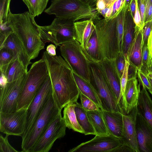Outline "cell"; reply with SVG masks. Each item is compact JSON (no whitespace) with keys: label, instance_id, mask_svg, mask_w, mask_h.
Segmentation results:
<instances>
[{"label":"cell","instance_id":"cell-1","mask_svg":"<svg viewBox=\"0 0 152 152\" xmlns=\"http://www.w3.org/2000/svg\"><path fill=\"white\" fill-rule=\"evenodd\" d=\"M50 79L52 94L59 109L62 110L68 104L77 102L80 91L72 71L60 56H52L45 51L42 58Z\"/></svg>","mask_w":152,"mask_h":152},{"label":"cell","instance_id":"cell-2","mask_svg":"<svg viewBox=\"0 0 152 152\" xmlns=\"http://www.w3.org/2000/svg\"><path fill=\"white\" fill-rule=\"evenodd\" d=\"M7 22L22 42L30 60L37 57L45 44L39 36L34 17L28 12L13 14L10 9Z\"/></svg>","mask_w":152,"mask_h":152},{"label":"cell","instance_id":"cell-3","mask_svg":"<svg viewBox=\"0 0 152 152\" xmlns=\"http://www.w3.org/2000/svg\"><path fill=\"white\" fill-rule=\"evenodd\" d=\"M116 17L93 20L98 42L99 62L115 60L120 52L116 28Z\"/></svg>","mask_w":152,"mask_h":152},{"label":"cell","instance_id":"cell-4","mask_svg":"<svg viewBox=\"0 0 152 152\" xmlns=\"http://www.w3.org/2000/svg\"><path fill=\"white\" fill-rule=\"evenodd\" d=\"M50 5L45 12L57 18L75 22L81 19L100 18L96 8L92 7L82 0H52Z\"/></svg>","mask_w":152,"mask_h":152},{"label":"cell","instance_id":"cell-5","mask_svg":"<svg viewBox=\"0 0 152 152\" xmlns=\"http://www.w3.org/2000/svg\"><path fill=\"white\" fill-rule=\"evenodd\" d=\"M61 111L52 94L26 135L22 138V152H31L51 122L61 113Z\"/></svg>","mask_w":152,"mask_h":152},{"label":"cell","instance_id":"cell-6","mask_svg":"<svg viewBox=\"0 0 152 152\" xmlns=\"http://www.w3.org/2000/svg\"><path fill=\"white\" fill-rule=\"evenodd\" d=\"M49 74L46 64L42 58L34 62L27 74L20 97L17 110L28 108Z\"/></svg>","mask_w":152,"mask_h":152},{"label":"cell","instance_id":"cell-7","mask_svg":"<svg viewBox=\"0 0 152 152\" xmlns=\"http://www.w3.org/2000/svg\"><path fill=\"white\" fill-rule=\"evenodd\" d=\"M89 66L90 82L101 102V109L124 114L121 105L118 101L99 63L89 61Z\"/></svg>","mask_w":152,"mask_h":152},{"label":"cell","instance_id":"cell-8","mask_svg":"<svg viewBox=\"0 0 152 152\" xmlns=\"http://www.w3.org/2000/svg\"><path fill=\"white\" fill-rule=\"evenodd\" d=\"M73 21L56 17L49 25L41 26L37 29L40 37L45 44L53 43L56 48L75 38Z\"/></svg>","mask_w":152,"mask_h":152},{"label":"cell","instance_id":"cell-9","mask_svg":"<svg viewBox=\"0 0 152 152\" xmlns=\"http://www.w3.org/2000/svg\"><path fill=\"white\" fill-rule=\"evenodd\" d=\"M59 47L61 56L72 72L90 82L89 61L83 54L80 43L74 39L62 44Z\"/></svg>","mask_w":152,"mask_h":152},{"label":"cell","instance_id":"cell-10","mask_svg":"<svg viewBox=\"0 0 152 152\" xmlns=\"http://www.w3.org/2000/svg\"><path fill=\"white\" fill-rule=\"evenodd\" d=\"M66 127L61 113L50 124L30 152H48L55 141L66 134Z\"/></svg>","mask_w":152,"mask_h":152},{"label":"cell","instance_id":"cell-11","mask_svg":"<svg viewBox=\"0 0 152 152\" xmlns=\"http://www.w3.org/2000/svg\"><path fill=\"white\" fill-rule=\"evenodd\" d=\"M27 74L25 73L15 81L8 83L4 88L0 89V112L12 113L17 110Z\"/></svg>","mask_w":152,"mask_h":152},{"label":"cell","instance_id":"cell-12","mask_svg":"<svg viewBox=\"0 0 152 152\" xmlns=\"http://www.w3.org/2000/svg\"><path fill=\"white\" fill-rule=\"evenodd\" d=\"M52 92L51 83L49 76L27 109L25 129L21 137L22 139L26 135L29 131L52 94Z\"/></svg>","mask_w":152,"mask_h":152},{"label":"cell","instance_id":"cell-13","mask_svg":"<svg viewBox=\"0 0 152 152\" xmlns=\"http://www.w3.org/2000/svg\"><path fill=\"white\" fill-rule=\"evenodd\" d=\"M122 140L112 135H95L88 141L83 142L70 149L69 152H113L123 144Z\"/></svg>","mask_w":152,"mask_h":152},{"label":"cell","instance_id":"cell-14","mask_svg":"<svg viewBox=\"0 0 152 152\" xmlns=\"http://www.w3.org/2000/svg\"><path fill=\"white\" fill-rule=\"evenodd\" d=\"M26 109L12 113L0 112V131L9 135H23L25 129Z\"/></svg>","mask_w":152,"mask_h":152},{"label":"cell","instance_id":"cell-15","mask_svg":"<svg viewBox=\"0 0 152 152\" xmlns=\"http://www.w3.org/2000/svg\"><path fill=\"white\" fill-rule=\"evenodd\" d=\"M137 105L129 114H123V128L121 140L123 144L130 147L134 152H139L136 132V120L138 113Z\"/></svg>","mask_w":152,"mask_h":152},{"label":"cell","instance_id":"cell-16","mask_svg":"<svg viewBox=\"0 0 152 152\" xmlns=\"http://www.w3.org/2000/svg\"><path fill=\"white\" fill-rule=\"evenodd\" d=\"M98 63L102 69L118 101L122 106L121 77L116 66L115 60L105 58Z\"/></svg>","mask_w":152,"mask_h":152},{"label":"cell","instance_id":"cell-17","mask_svg":"<svg viewBox=\"0 0 152 152\" xmlns=\"http://www.w3.org/2000/svg\"><path fill=\"white\" fill-rule=\"evenodd\" d=\"M136 132L139 152H152V128L138 112L136 120Z\"/></svg>","mask_w":152,"mask_h":152},{"label":"cell","instance_id":"cell-18","mask_svg":"<svg viewBox=\"0 0 152 152\" xmlns=\"http://www.w3.org/2000/svg\"><path fill=\"white\" fill-rule=\"evenodd\" d=\"M140 84H138L136 77L128 79L122 105L125 114H129L137 104L140 91Z\"/></svg>","mask_w":152,"mask_h":152},{"label":"cell","instance_id":"cell-19","mask_svg":"<svg viewBox=\"0 0 152 152\" xmlns=\"http://www.w3.org/2000/svg\"><path fill=\"white\" fill-rule=\"evenodd\" d=\"M5 47L10 50L23 65L27 72L28 66L31 64L20 41L13 33L10 35L0 48Z\"/></svg>","mask_w":152,"mask_h":152},{"label":"cell","instance_id":"cell-20","mask_svg":"<svg viewBox=\"0 0 152 152\" xmlns=\"http://www.w3.org/2000/svg\"><path fill=\"white\" fill-rule=\"evenodd\" d=\"M142 29L135 28L134 37L127 52L129 63L138 69H140L142 66V53L143 46Z\"/></svg>","mask_w":152,"mask_h":152},{"label":"cell","instance_id":"cell-21","mask_svg":"<svg viewBox=\"0 0 152 152\" xmlns=\"http://www.w3.org/2000/svg\"><path fill=\"white\" fill-rule=\"evenodd\" d=\"M102 110L110 134L121 140L123 128V113L119 112Z\"/></svg>","mask_w":152,"mask_h":152},{"label":"cell","instance_id":"cell-22","mask_svg":"<svg viewBox=\"0 0 152 152\" xmlns=\"http://www.w3.org/2000/svg\"><path fill=\"white\" fill-rule=\"evenodd\" d=\"M75 39L84 48L95 30V26L92 19L74 22Z\"/></svg>","mask_w":152,"mask_h":152},{"label":"cell","instance_id":"cell-23","mask_svg":"<svg viewBox=\"0 0 152 152\" xmlns=\"http://www.w3.org/2000/svg\"><path fill=\"white\" fill-rule=\"evenodd\" d=\"M135 31V25L128 7L126 9L125 15L122 50L125 57L127 55L128 50L134 39Z\"/></svg>","mask_w":152,"mask_h":152},{"label":"cell","instance_id":"cell-24","mask_svg":"<svg viewBox=\"0 0 152 152\" xmlns=\"http://www.w3.org/2000/svg\"><path fill=\"white\" fill-rule=\"evenodd\" d=\"M137 107L138 112L152 128V100L144 87L140 91Z\"/></svg>","mask_w":152,"mask_h":152},{"label":"cell","instance_id":"cell-25","mask_svg":"<svg viewBox=\"0 0 152 152\" xmlns=\"http://www.w3.org/2000/svg\"><path fill=\"white\" fill-rule=\"evenodd\" d=\"M90 121L96 132V135L107 136L110 135L106 126L102 110L87 111Z\"/></svg>","mask_w":152,"mask_h":152},{"label":"cell","instance_id":"cell-26","mask_svg":"<svg viewBox=\"0 0 152 152\" xmlns=\"http://www.w3.org/2000/svg\"><path fill=\"white\" fill-rule=\"evenodd\" d=\"M72 72L79 91L93 101L101 109V102L90 82L83 79L73 72Z\"/></svg>","mask_w":152,"mask_h":152},{"label":"cell","instance_id":"cell-27","mask_svg":"<svg viewBox=\"0 0 152 152\" xmlns=\"http://www.w3.org/2000/svg\"><path fill=\"white\" fill-rule=\"evenodd\" d=\"M75 107V102L70 103L66 106L63 110V119L66 127L75 131L84 134L83 130L77 121Z\"/></svg>","mask_w":152,"mask_h":152},{"label":"cell","instance_id":"cell-28","mask_svg":"<svg viewBox=\"0 0 152 152\" xmlns=\"http://www.w3.org/2000/svg\"><path fill=\"white\" fill-rule=\"evenodd\" d=\"M75 111L77 121L84 132L85 135H96L95 130L91 124L87 111L82 107L81 104L77 102H75Z\"/></svg>","mask_w":152,"mask_h":152},{"label":"cell","instance_id":"cell-29","mask_svg":"<svg viewBox=\"0 0 152 152\" xmlns=\"http://www.w3.org/2000/svg\"><path fill=\"white\" fill-rule=\"evenodd\" d=\"M81 47L83 54L89 61L99 62V45L95 30L86 47Z\"/></svg>","mask_w":152,"mask_h":152},{"label":"cell","instance_id":"cell-30","mask_svg":"<svg viewBox=\"0 0 152 152\" xmlns=\"http://www.w3.org/2000/svg\"><path fill=\"white\" fill-rule=\"evenodd\" d=\"M27 72L20 62L16 60L10 64L4 75L8 83H11L17 80L22 75Z\"/></svg>","mask_w":152,"mask_h":152},{"label":"cell","instance_id":"cell-31","mask_svg":"<svg viewBox=\"0 0 152 152\" xmlns=\"http://www.w3.org/2000/svg\"><path fill=\"white\" fill-rule=\"evenodd\" d=\"M127 7L124 0L121 9L116 16V28L120 52H122L123 49L124 20Z\"/></svg>","mask_w":152,"mask_h":152},{"label":"cell","instance_id":"cell-32","mask_svg":"<svg viewBox=\"0 0 152 152\" xmlns=\"http://www.w3.org/2000/svg\"><path fill=\"white\" fill-rule=\"evenodd\" d=\"M30 14L34 18L41 15L46 8L49 0H22Z\"/></svg>","mask_w":152,"mask_h":152},{"label":"cell","instance_id":"cell-33","mask_svg":"<svg viewBox=\"0 0 152 152\" xmlns=\"http://www.w3.org/2000/svg\"><path fill=\"white\" fill-rule=\"evenodd\" d=\"M16 60H18L17 58L9 49L5 47L0 48L1 72L4 74L10 64Z\"/></svg>","mask_w":152,"mask_h":152},{"label":"cell","instance_id":"cell-34","mask_svg":"<svg viewBox=\"0 0 152 152\" xmlns=\"http://www.w3.org/2000/svg\"><path fill=\"white\" fill-rule=\"evenodd\" d=\"M79 97L81 104L83 107L86 111H96L100 109L93 101L80 92Z\"/></svg>","mask_w":152,"mask_h":152},{"label":"cell","instance_id":"cell-35","mask_svg":"<svg viewBox=\"0 0 152 152\" xmlns=\"http://www.w3.org/2000/svg\"><path fill=\"white\" fill-rule=\"evenodd\" d=\"M11 0H0V23L7 22Z\"/></svg>","mask_w":152,"mask_h":152},{"label":"cell","instance_id":"cell-36","mask_svg":"<svg viewBox=\"0 0 152 152\" xmlns=\"http://www.w3.org/2000/svg\"><path fill=\"white\" fill-rule=\"evenodd\" d=\"M147 44H145L143 46L142 53V66L140 69L143 72L148 67L151 66V58L149 54Z\"/></svg>","mask_w":152,"mask_h":152},{"label":"cell","instance_id":"cell-37","mask_svg":"<svg viewBox=\"0 0 152 152\" xmlns=\"http://www.w3.org/2000/svg\"><path fill=\"white\" fill-rule=\"evenodd\" d=\"M13 33L11 28L7 22L0 23V47L2 45L8 37Z\"/></svg>","mask_w":152,"mask_h":152},{"label":"cell","instance_id":"cell-38","mask_svg":"<svg viewBox=\"0 0 152 152\" xmlns=\"http://www.w3.org/2000/svg\"><path fill=\"white\" fill-rule=\"evenodd\" d=\"M125 57V66L123 73L121 77V86L122 98L124 96L127 81L128 80V69L129 64V61L128 55Z\"/></svg>","mask_w":152,"mask_h":152},{"label":"cell","instance_id":"cell-39","mask_svg":"<svg viewBox=\"0 0 152 152\" xmlns=\"http://www.w3.org/2000/svg\"><path fill=\"white\" fill-rule=\"evenodd\" d=\"M9 135L6 134L4 137L1 134L0 135V152H18V151L14 148L10 144L8 140Z\"/></svg>","mask_w":152,"mask_h":152},{"label":"cell","instance_id":"cell-40","mask_svg":"<svg viewBox=\"0 0 152 152\" xmlns=\"http://www.w3.org/2000/svg\"><path fill=\"white\" fill-rule=\"evenodd\" d=\"M137 75L140 83L151 93L152 92V88L147 75L140 69L138 70Z\"/></svg>","mask_w":152,"mask_h":152},{"label":"cell","instance_id":"cell-41","mask_svg":"<svg viewBox=\"0 0 152 152\" xmlns=\"http://www.w3.org/2000/svg\"><path fill=\"white\" fill-rule=\"evenodd\" d=\"M116 66L121 77L123 73L125 64V57L122 52H120L115 59Z\"/></svg>","mask_w":152,"mask_h":152},{"label":"cell","instance_id":"cell-42","mask_svg":"<svg viewBox=\"0 0 152 152\" xmlns=\"http://www.w3.org/2000/svg\"><path fill=\"white\" fill-rule=\"evenodd\" d=\"M152 30V20L145 23L143 28L142 31L143 45L145 44H147L148 38Z\"/></svg>","mask_w":152,"mask_h":152},{"label":"cell","instance_id":"cell-43","mask_svg":"<svg viewBox=\"0 0 152 152\" xmlns=\"http://www.w3.org/2000/svg\"><path fill=\"white\" fill-rule=\"evenodd\" d=\"M145 3L144 24L151 20L152 17V3L151 0H145Z\"/></svg>","mask_w":152,"mask_h":152},{"label":"cell","instance_id":"cell-44","mask_svg":"<svg viewBox=\"0 0 152 152\" xmlns=\"http://www.w3.org/2000/svg\"><path fill=\"white\" fill-rule=\"evenodd\" d=\"M136 2V9L134 17V21L135 25V28L140 29H142L141 25V18L138 6L137 0Z\"/></svg>","mask_w":152,"mask_h":152},{"label":"cell","instance_id":"cell-45","mask_svg":"<svg viewBox=\"0 0 152 152\" xmlns=\"http://www.w3.org/2000/svg\"><path fill=\"white\" fill-rule=\"evenodd\" d=\"M138 7L141 18L142 27L144 25V17L145 10V0H137Z\"/></svg>","mask_w":152,"mask_h":152},{"label":"cell","instance_id":"cell-46","mask_svg":"<svg viewBox=\"0 0 152 152\" xmlns=\"http://www.w3.org/2000/svg\"><path fill=\"white\" fill-rule=\"evenodd\" d=\"M134 152L133 150L129 146L124 144H122L115 150L113 152Z\"/></svg>","mask_w":152,"mask_h":152},{"label":"cell","instance_id":"cell-47","mask_svg":"<svg viewBox=\"0 0 152 152\" xmlns=\"http://www.w3.org/2000/svg\"><path fill=\"white\" fill-rule=\"evenodd\" d=\"M56 48L54 45L50 44L47 46L46 51L50 55L54 56L56 55Z\"/></svg>","mask_w":152,"mask_h":152},{"label":"cell","instance_id":"cell-48","mask_svg":"<svg viewBox=\"0 0 152 152\" xmlns=\"http://www.w3.org/2000/svg\"><path fill=\"white\" fill-rule=\"evenodd\" d=\"M147 45L149 55L151 58H152V30L148 38Z\"/></svg>","mask_w":152,"mask_h":152},{"label":"cell","instance_id":"cell-49","mask_svg":"<svg viewBox=\"0 0 152 152\" xmlns=\"http://www.w3.org/2000/svg\"><path fill=\"white\" fill-rule=\"evenodd\" d=\"M7 83V79L4 73L1 72L0 77V89L4 88Z\"/></svg>","mask_w":152,"mask_h":152},{"label":"cell","instance_id":"cell-50","mask_svg":"<svg viewBox=\"0 0 152 152\" xmlns=\"http://www.w3.org/2000/svg\"><path fill=\"white\" fill-rule=\"evenodd\" d=\"M106 7L105 4L103 0H98L97 2L96 9L99 13L101 10Z\"/></svg>","mask_w":152,"mask_h":152},{"label":"cell","instance_id":"cell-51","mask_svg":"<svg viewBox=\"0 0 152 152\" xmlns=\"http://www.w3.org/2000/svg\"><path fill=\"white\" fill-rule=\"evenodd\" d=\"M129 7L131 11L132 16L134 18L136 9V0H132Z\"/></svg>","mask_w":152,"mask_h":152},{"label":"cell","instance_id":"cell-52","mask_svg":"<svg viewBox=\"0 0 152 152\" xmlns=\"http://www.w3.org/2000/svg\"><path fill=\"white\" fill-rule=\"evenodd\" d=\"M88 4L92 7L96 8V4L98 0H82Z\"/></svg>","mask_w":152,"mask_h":152},{"label":"cell","instance_id":"cell-53","mask_svg":"<svg viewBox=\"0 0 152 152\" xmlns=\"http://www.w3.org/2000/svg\"><path fill=\"white\" fill-rule=\"evenodd\" d=\"M143 73L152 78V66L147 68Z\"/></svg>","mask_w":152,"mask_h":152},{"label":"cell","instance_id":"cell-54","mask_svg":"<svg viewBox=\"0 0 152 152\" xmlns=\"http://www.w3.org/2000/svg\"><path fill=\"white\" fill-rule=\"evenodd\" d=\"M117 0H103L106 7H110Z\"/></svg>","mask_w":152,"mask_h":152},{"label":"cell","instance_id":"cell-55","mask_svg":"<svg viewBox=\"0 0 152 152\" xmlns=\"http://www.w3.org/2000/svg\"><path fill=\"white\" fill-rule=\"evenodd\" d=\"M113 5H111L109 8L106 13V17L105 19H108L110 18L112 13Z\"/></svg>","mask_w":152,"mask_h":152},{"label":"cell","instance_id":"cell-56","mask_svg":"<svg viewBox=\"0 0 152 152\" xmlns=\"http://www.w3.org/2000/svg\"><path fill=\"white\" fill-rule=\"evenodd\" d=\"M109 8V7H105L100 11L99 12V13L102 15L104 17V18H105L106 17V13Z\"/></svg>","mask_w":152,"mask_h":152},{"label":"cell","instance_id":"cell-57","mask_svg":"<svg viewBox=\"0 0 152 152\" xmlns=\"http://www.w3.org/2000/svg\"><path fill=\"white\" fill-rule=\"evenodd\" d=\"M132 1V0H125V3L127 7L129 6Z\"/></svg>","mask_w":152,"mask_h":152},{"label":"cell","instance_id":"cell-58","mask_svg":"<svg viewBox=\"0 0 152 152\" xmlns=\"http://www.w3.org/2000/svg\"><path fill=\"white\" fill-rule=\"evenodd\" d=\"M147 76L148 78V79L149 81V82H150V83H151V87L152 88V78H151V77H150L149 76H148L147 75ZM151 94L152 95V92Z\"/></svg>","mask_w":152,"mask_h":152},{"label":"cell","instance_id":"cell-59","mask_svg":"<svg viewBox=\"0 0 152 152\" xmlns=\"http://www.w3.org/2000/svg\"><path fill=\"white\" fill-rule=\"evenodd\" d=\"M151 65L152 66V58H151Z\"/></svg>","mask_w":152,"mask_h":152},{"label":"cell","instance_id":"cell-60","mask_svg":"<svg viewBox=\"0 0 152 152\" xmlns=\"http://www.w3.org/2000/svg\"><path fill=\"white\" fill-rule=\"evenodd\" d=\"M151 3H152V0H151Z\"/></svg>","mask_w":152,"mask_h":152},{"label":"cell","instance_id":"cell-61","mask_svg":"<svg viewBox=\"0 0 152 152\" xmlns=\"http://www.w3.org/2000/svg\"></svg>","mask_w":152,"mask_h":152}]
</instances>
